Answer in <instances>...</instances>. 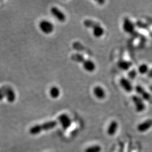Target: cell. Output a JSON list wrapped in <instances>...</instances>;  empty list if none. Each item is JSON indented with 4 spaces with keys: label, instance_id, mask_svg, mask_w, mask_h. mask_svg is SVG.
Returning <instances> with one entry per match:
<instances>
[{
    "label": "cell",
    "instance_id": "obj_1",
    "mask_svg": "<svg viewBox=\"0 0 152 152\" xmlns=\"http://www.w3.org/2000/svg\"><path fill=\"white\" fill-rule=\"evenodd\" d=\"M57 125V122L51 121L45 122L41 125H36L29 129V133L32 135H37L43 131H47L53 129Z\"/></svg>",
    "mask_w": 152,
    "mask_h": 152
},
{
    "label": "cell",
    "instance_id": "obj_2",
    "mask_svg": "<svg viewBox=\"0 0 152 152\" xmlns=\"http://www.w3.org/2000/svg\"><path fill=\"white\" fill-rule=\"evenodd\" d=\"M132 100L135 106L136 110L137 112H142L145 109V105L143 100L137 95L132 96Z\"/></svg>",
    "mask_w": 152,
    "mask_h": 152
},
{
    "label": "cell",
    "instance_id": "obj_3",
    "mask_svg": "<svg viewBox=\"0 0 152 152\" xmlns=\"http://www.w3.org/2000/svg\"><path fill=\"white\" fill-rule=\"evenodd\" d=\"M39 26L42 32L47 34L53 32L54 29V25L51 22L47 20L41 21L39 23Z\"/></svg>",
    "mask_w": 152,
    "mask_h": 152
},
{
    "label": "cell",
    "instance_id": "obj_4",
    "mask_svg": "<svg viewBox=\"0 0 152 152\" xmlns=\"http://www.w3.org/2000/svg\"><path fill=\"white\" fill-rule=\"evenodd\" d=\"M58 120L61 125L62 127L64 130L68 129L72 124L71 120L67 114H61L58 117Z\"/></svg>",
    "mask_w": 152,
    "mask_h": 152
},
{
    "label": "cell",
    "instance_id": "obj_5",
    "mask_svg": "<svg viewBox=\"0 0 152 152\" xmlns=\"http://www.w3.org/2000/svg\"><path fill=\"white\" fill-rule=\"evenodd\" d=\"M122 27L124 31L126 32L129 33L133 32L135 29L134 24L127 18H126L124 19Z\"/></svg>",
    "mask_w": 152,
    "mask_h": 152
},
{
    "label": "cell",
    "instance_id": "obj_6",
    "mask_svg": "<svg viewBox=\"0 0 152 152\" xmlns=\"http://www.w3.org/2000/svg\"><path fill=\"white\" fill-rule=\"evenodd\" d=\"M152 127V120L149 119L142 122L137 127V130L140 132H146Z\"/></svg>",
    "mask_w": 152,
    "mask_h": 152
},
{
    "label": "cell",
    "instance_id": "obj_7",
    "mask_svg": "<svg viewBox=\"0 0 152 152\" xmlns=\"http://www.w3.org/2000/svg\"><path fill=\"white\" fill-rule=\"evenodd\" d=\"M51 12L53 14V15H54L59 21L61 22H65L66 19L65 15L57 7H51Z\"/></svg>",
    "mask_w": 152,
    "mask_h": 152
},
{
    "label": "cell",
    "instance_id": "obj_8",
    "mask_svg": "<svg viewBox=\"0 0 152 152\" xmlns=\"http://www.w3.org/2000/svg\"><path fill=\"white\" fill-rule=\"evenodd\" d=\"M121 86L122 87L126 92H131L133 90V87L130 81L127 78L122 77L121 78L120 81Z\"/></svg>",
    "mask_w": 152,
    "mask_h": 152
},
{
    "label": "cell",
    "instance_id": "obj_9",
    "mask_svg": "<svg viewBox=\"0 0 152 152\" xmlns=\"http://www.w3.org/2000/svg\"><path fill=\"white\" fill-rule=\"evenodd\" d=\"M135 90H136L137 93L140 94L142 96V98H143L144 100H147V101H149V100H151L152 97H151V95H150V94H149L148 92H147L140 86H137L136 88H135Z\"/></svg>",
    "mask_w": 152,
    "mask_h": 152
},
{
    "label": "cell",
    "instance_id": "obj_10",
    "mask_svg": "<svg viewBox=\"0 0 152 152\" xmlns=\"http://www.w3.org/2000/svg\"><path fill=\"white\" fill-rule=\"evenodd\" d=\"M118 128V124L117 121H113L109 125L107 133L109 136H113L117 132Z\"/></svg>",
    "mask_w": 152,
    "mask_h": 152
},
{
    "label": "cell",
    "instance_id": "obj_11",
    "mask_svg": "<svg viewBox=\"0 0 152 152\" xmlns=\"http://www.w3.org/2000/svg\"><path fill=\"white\" fill-rule=\"evenodd\" d=\"M6 98L9 103H13L16 99L15 93L10 86H7L6 93Z\"/></svg>",
    "mask_w": 152,
    "mask_h": 152
},
{
    "label": "cell",
    "instance_id": "obj_12",
    "mask_svg": "<svg viewBox=\"0 0 152 152\" xmlns=\"http://www.w3.org/2000/svg\"><path fill=\"white\" fill-rule=\"evenodd\" d=\"M82 64L84 69L86 71L90 72H92L93 71H95L96 69V65L91 60H85L83 61Z\"/></svg>",
    "mask_w": 152,
    "mask_h": 152
},
{
    "label": "cell",
    "instance_id": "obj_13",
    "mask_svg": "<svg viewBox=\"0 0 152 152\" xmlns=\"http://www.w3.org/2000/svg\"><path fill=\"white\" fill-rule=\"evenodd\" d=\"M94 94L96 98L99 99H103L105 97V92L102 87L96 86L94 89Z\"/></svg>",
    "mask_w": 152,
    "mask_h": 152
},
{
    "label": "cell",
    "instance_id": "obj_14",
    "mask_svg": "<svg viewBox=\"0 0 152 152\" xmlns=\"http://www.w3.org/2000/svg\"><path fill=\"white\" fill-rule=\"evenodd\" d=\"M104 33V29L103 27H101L100 25L94 28L93 29V34L95 37L99 38L101 37Z\"/></svg>",
    "mask_w": 152,
    "mask_h": 152
},
{
    "label": "cell",
    "instance_id": "obj_15",
    "mask_svg": "<svg viewBox=\"0 0 152 152\" xmlns=\"http://www.w3.org/2000/svg\"><path fill=\"white\" fill-rule=\"evenodd\" d=\"M132 65V64L131 62L126 61V60H121L119 62V64H118L120 68L124 71H127L128 69H129Z\"/></svg>",
    "mask_w": 152,
    "mask_h": 152
},
{
    "label": "cell",
    "instance_id": "obj_16",
    "mask_svg": "<svg viewBox=\"0 0 152 152\" xmlns=\"http://www.w3.org/2000/svg\"><path fill=\"white\" fill-rule=\"evenodd\" d=\"M83 25L86 27L89 28H91V29H94V28L97 27L98 26L100 25L99 23L95 21H94L92 20H89V19H87L85 20L83 22Z\"/></svg>",
    "mask_w": 152,
    "mask_h": 152
},
{
    "label": "cell",
    "instance_id": "obj_17",
    "mask_svg": "<svg viewBox=\"0 0 152 152\" xmlns=\"http://www.w3.org/2000/svg\"><path fill=\"white\" fill-rule=\"evenodd\" d=\"M71 59L77 63H83V61L86 60L84 58L83 56L80 54H74L72 55L71 56Z\"/></svg>",
    "mask_w": 152,
    "mask_h": 152
},
{
    "label": "cell",
    "instance_id": "obj_18",
    "mask_svg": "<svg viewBox=\"0 0 152 152\" xmlns=\"http://www.w3.org/2000/svg\"><path fill=\"white\" fill-rule=\"evenodd\" d=\"M50 96L54 99H56L58 98L60 95V90L59 88L56 87H53L50 91Z\"/></svg>",
    "mask_w": 152,
    "mask_h": 152
},
{
    "label": "cell",
    "instance_id": "obj_19",
    "mask_svg": "<svg viewBox=\"0 0 152 152\" xmlns=\"http://www.w3.org/2000/svg\"><path fill=\"white\" fill-rule=\"evenodd\" d=\"M102 147L99 145H95L91 147H88L86 150L85 152H101Z\"/></svg>",
    "mask_w": 152,
    "mask_h": 152
},
{
    "label": "cell",
    "instance_id": "obj_20",
    "mask_svg": "<svg viewBox=\"0 0 152 152\" xmlns=\"http://www.w3.org/2000/svg\"><path fill=\"white\" fill-rule=\"evenodd\" d=\"M149 71V67L148 66L145 64H142L141 65L139 66V68H138V71L139 72L142 74V75H144V74H146L148 73V72Z\"/></svg>",
    "mask_w": 152,
    "mask_h": 152
},
{
    "label": "cell",
    "instance_id": "obj_21",
    "mask_svg": "<svg viewBox=\"0 0 152 152\" xmlns=\"http://www.w3.org/2000/svg\"><path fill=\"white\" fill-rule=\"evenodd\" d=\"M7 86H3L0 88V101L2 100L5 97Z\"/></svg>",
    "mask_w": 152,
    "mask_h": 152
},
{
    "label": "cell",
    "instance_id": "obj_22",
    "mask_svg": "<svg viewBox=\"0 0 152 152\" xmlns=\"http://www.w3.org/2000/svg\"><path fill=\"white\" fill-rule=\"evenodd\" d=\"M73 48L78 51H85V48L82 46V45L78 42H75V43H73Z\"/></svg>",
    "mask_w": 152,
    "mask_h": 152
},
{
    "label": "cell",
    "instance_id": "obj_23",
    "mask_svg": "<svg viewBox=\"0 0 152 152\" xmlns=\"http://www.w3.org/2000/svg\"><path fill=\"white\" fill-rule=\"evenodd\" d=\"M136 75V71H134V70L131 71L129 73V77H130L131 78H134L135 77Z\"/></svg>",
    "mask_w": 152,
    "mask_h": 152
},
{
    "label": "cell",
    "instance_id": "obj_24",
    "mask_svg": "<svg viewBox=\"0 0 152 152\" xmlns=\"http://www.w3.org/2000/svg\"><path fill=\"white\" fill-rule=\"evenodd\" d=\"M148 76H149V77L152 78V69H151L149 71V72H148Z\"/></svg>",
    "mask_w": 152,
    "mask_h": 152
},
{
    "label": "cell",
    "instance_id": "obj_25",
    "mask_svg": "<svg viewBox=\"0 0 152 152\" xmlns=\"http://www.w3.org/2000/svg\"><path fill=\"white\" fill-rule=\"evenodd\" d=\"M97 2H98V3H99V4H103L105 2V1H103V0H102V1H100V0H99V1H97Z\"/></svg>",
    "mask_w": 152,
    "mask_h": 152
},
{
    "label": "cell",
    "instance_id": "obj_26",
    "mask_svg": "<svg viewBox=\"0 0 152 152\" xmlns=\"http://www.w3.org/2000/svg\"><path fill=\"white\" fill-rule=\"evenodd\" d=\"M129 152H130V151H129Z\"/></svg>",
    "mask_w": 152,
    "mask_h": 152
}]
</instances>
